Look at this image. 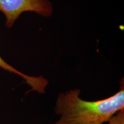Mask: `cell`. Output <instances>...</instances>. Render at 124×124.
I'll use <instances>...</instances> for the list:
<instances>
[{
    "label": "cell",
    "instance_id": "4",
    "mask_svg": "<svg viewBox=\"0 0 124 124\" xmlns=\"http://www.w3.org/2000/svg\"><path fill=\"white\" fill-rule=\"evenodd\" d=\"M107 124H124V110L118 111L110 118Z\"/></svg>",
    "mask_w": 124,
    "mask_h": 124
},
{
    "label": "cell",
    "instance_id": "1",
    "mask_svg": "<svg viewBox=\"0 0 124 124\" xmlns=\"http://www.w3.org/2000/svg\"><path fill=\"white\" fill-rule=\"evenodd\" d=\"M75 89L60 93L56 101L55 112L59 119L55 124H103L118 111L124 110V86L114 95L103 99L86 101Z\"/></svg>",
    "mask_w": 124,
    "mask_h": 124
},
{
    "label": "cell",
    "instance_id": "2",
    "mask_svg": "<svg viewBox=\"0 0 124 124\" xmlns=\"http://www.w3.org/2000/svg\"><path fill=\"white\" fill-rule=\"evenodd\" d=\"M0 11L5 16L6 27L11 28L24 12H33L49 17L53 13V7L49 0H0Z\"/></svg>",
    "mask_w": 124,
    "mask_h": 124
},
{
    "label": "cell",
    "instance_id": "3",
    "mask_svg": "<svg viewBox=\"0 0 124 124\" xmlns=\"http://www.w3.org/2000/svg\"><path fill=\"white\" fill-rule=\"evenodd\" d=\"M0 68L5 71H9L10 73L16 74L22 78L26 83L31 87V91H36L40 94L45 93L46 87L48 85V81L42 76L32 77V76L26 75L9 64L7 62L3 59L1 56H0Z\"/></svg>",
    "mask_w": 124,
    "mask_h": 124
}]
</instances>
